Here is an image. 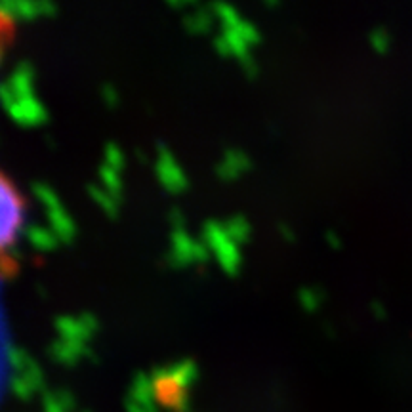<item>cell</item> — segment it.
<instances>
[{
    "label": "cell",
    "instance_id": "cell-1",
    "mask_svg": "<svg viewBox=\"0 0 412 412\" xmlns=\"http://www.w3.org/2000/svg\"><path fill=\"white\" fill-rule=\"evenodd\" d=\"M199 380V366L193 359H181L169 366H155L151 383L155 401L174 412H189L187 391Z\"/></svg>",
    "mask_w": 412,
    "mask_h": 412
},
{
    "label": "cell",
    "instance_id": "cell-2",
    "mask_svg": "<svg viewBox=\"0 0 412 412\" xmlns=\"http://www.w3.org/2000/svg\"><path fill=\"white\" fill-rule=\"evenodd\" d=\"M0 189H2V223H0V244L2 250H10L18 243L19 231H24L25 210H27V201L18 187L14 186L10 176L2 174L0 180Z\"/></svg>",
    "mask_w": 412,
    "mask_h": 412
},
{
    "label": "cell",
    "instance_id": "cell-3",
    "mask_svg": "<svg viewBox=\"0 0 412 412\" xmlns=\"http://www.w3.org/2000/svg\"><path fill=\"white\" fill-rule=\"evenodd\" d=\"M203 243L208 246L210 252H214L218 263L227 275L235 277L243 263V256L238 250V244L233 243L227 235L223 223L216 220L204 221L203 227Z\"/></svg>",
    "mask_w": 412,
    "mask_h": 412
},
{
    "label": "cell",
    "instance_id": "cell-4",
    "mask_svg": "<svg viewBox=\"0 0 412 412\" xmlns=\"http://www.w3.org/2000/svg\"><path fill=\"white\" fill-rule=\"evenodd\" d=\"M172 248L166 254V263L170 267H186L189 263H204L208 261L210 250L203 241H195L191 235H187L186 229H172L170 235Z\"/></svg>",
    "mask_w": 412,
    "mask_h": 412
},
{
    "label": "cell",
    "instance_id": "cell-5",
    "mask_svg": "<svg viewBox=\"0 0 412 412\" xmlns=\"http://www.w3.org/2000/svg\"><path fill=\"white\" fill-rule=\"evenodd\" d=\"M159 159L155 164V172H157L159 181L163 184V187L170 193H181L187 189V178L184 174V170L174 159V155L170 153V149L164 146L163 141L157 144Z\"/></svg>",
    "mask_w": 412,
    "mask_h": 412
},
{
    "label": "cell",
    "instance_id": "cell-6",
    "mask_svg": "<svg viewBox=\"0 0 412 412\" xmlns=\"http://www.w3.org/2000/svg\"><path fill=\"white\" fill-rule=\"evenodd\" d=\"M33 82H35V67H33L29 61H21V64L14 69L8 82H4L2 88H0L4 105L14 101V99L33 98V96H35Z\"/></svg>",
    "mask_w": 412,
    "mask_h": 412
},
{
    "label": "cell",
    "instance_id": "cell-7",
    "mask_svg": "<svg viewBox=\"0 0 412 412\" xmlns=\"http://www.w3.org/2000/svg\"><path fill=\"white\" fill-rule=\"evenodd\" d=\"M4 107H6L8 115L12 116V121L19 126H39V124L48 121L46 107L42 105V101L36 96L14 99Z\"/></svg>",
    "mask_w": 412,
    "mask_h": 412
},
{
    "label": "cell",
    "instance_id": "cell-8",
    "mask_svg": "<svg viewBox=\"0 0 412 412\" xmlns=\"http://www.w3.org/2000/svg\"><path fill=\"white\" fill-rule=\"evenodd\" d=\"M48 355H50V359L65 366L76 365L79 359H82V357H86V359L90 361H98V357L94 355V351L88 348L86 343L69 342V340H64V338L54 340V342L50 343Z\"/></svg>",
    "mask_w": 412,
    "mask_h": 412
},
{
    "label": "cell",
    "instance_id": "cell-9",
    "mask_svg": "<svg viewBox=\"0 0 412 412\" xmlns=\"http://www.w3.org/2000/svg\"><path fill=\"white\" fill-rule=\"evenodd\" d=\"M250 169H252V161L246 153L241 149H226L223 161L216 164V176L223 181H233Z\"/></svg>",
    "mask_w": 412,
    "mask_h": 412
},
{
    "label": "cell",
    "instance_id": "cell-10",
    "mask_svg": "<svg viewBox=\"0 0 412 412\" xmlns=\"http://www.w3.org/2000/svg\"><path fill=\"white\" fill-rule=\"evenodd\" d=\"M48 220H50V227H52L54 235H56L61 243H73V238H75L76 235V226L61 204L56 206V208L48 210Z\"/></svg>",
    "mask_w": 412,
    "mask_h": 412
},
{
    "label": "cell",
    "instance_id": "cell-11",
    "mask_svg": "<svg viewBox=\"0 0 412 412\" xmlns=\"http://www.w3.org/2000/svg\"><path fill=\"white\" fill-rule=\"evenodd\" d=\"M56 331L59 332V336L64 338V340L76 343H86L94 336L92 332L84 326L81 317H67V315L56 319Z\"/></svg>",
    "mask_w": 412,
    "mask_h": 412
},
{
    "label": "cell",
    "instance_id": "cell-12",
    "mask_svg": "<svg viewBox=\"0 0 412 412\" xmlns=\"http://www.w3.org/2000/svg\"><path fill=\"white\" fill-rule=\"evenodd\" d=\"M24 235L36 250H42V252H46V250H54L56 246H58V241H59V238L54 235V231H48L46 227L36 226V223H29V226H25Z\"/></svg>",
    "mask_w": 412,
    "mask_h": 412
},
{
    "label": "cell",
    "instance_id": "cell-13",
    "mask_svg": "<svg viewBox=\"0 0 412 412\" xmlns=\"http://www.w3.org/2000/svg\"><path fill=\"white\" fill-rule=\"evenodd\" d=\"M212 25H214V12H212V8H201L199 12L189 14L184 18V27H186L189 33L193 35H199V33H208L212 29Z\"/></svg>",
    "mask_w": 412,
    "mask_h": 412
},
{
    "label": "cell",
    "instance_id": "cell-14",
    "mask_svg": "<svg viewBox=\"0 0 412 412\" xmlns=\"http://www.w3.org/2000/svg\"><path fill=\"white\" fill-rule=\"evenodd\" d=\"M223 227H226L227 235H229V238H231L233 243H237V244L248 243L252 227H250L248 220H246L244 216H241V214L233 216V218H229L227 221H223Z\"/></svg>",
    "mask_w": 412,
    "mask_h": 412
},
{
    "label": "cell",
    "instance_id": "cell-15",
    "mask_svg": "<svg viewBox=\"0 0 412 412\" xmlns=\"http://www.w3.org/2000/svg\"><path fill=\"white\" fill-rule=\"evenodd\" d=\"M99 180H101V184H104L105 191L109 193L111 197L115 199L116 203L121 204L122 184H121V176H119V172L104 163L101 166H99Z\"/></svg>",
    "mask_w": 412,
    "mask_h": 412
},
{
    "label": "cell",
    "instance_id": "cell-16",
    "mask_svg": "<svg viewBox=\"0 0 412 412\" xmlns=\"http://www.w3.org/2000/svg\"><path fill=\"white\" fill-rule=\"evenodd\" d=\"M86 189H88V193H90V197H92L94 201L101 206V208H104L105 214L115 220L116 214H119V203H116L115 199L111 197L109 193L105 191V189L94 186V184H88Z\"/></svg>",
    "mask_w": 412,
    "mask_h": 412
},
{
    "label": "cell",
    "instance_id": "cell-17",
    "mask_svg": "<svg viewBox=\"0 0 412 412\" xmlns=\"http://www.w3.org/2000/svg\"><path fill=\"white\" fill-rule=\"evenodd\" d=\"M212 12H214L216 18H220L221 27H237L241 24V18H238V12L231 4H226V2H214L210 4Z\"/></svg>",
    "mask_w": 412,
    "mask_h": 412
},
{
    "label": "cell",
    "instance_id": "cell-18",
    "mask_svg": "<svg viewBox=\"0 0 412 412\" xmlns=\"http://www.w3.org/2000/svg\"><path fill=\"white\" fill-rule=\"evenodd\" d=\"M19 258H21V256H19L16 246L10 250H4V254H2V279L10 281L18 275Z\"/></svg>",
    "mask_w": 412,
    "mask_h": 412
},
{
    "label": "cell",
    "instance_id": "cell-19",
    "mask_svg": "<svg viewBox=\"0 0 412 412\" xmlns=\"http://www.w3.org/2000/svg\"><path fill=\"white\" fill-rule=\"evenodd\" d=\"M31 189H33V195H35L39 201H41L44 206H46L48 210L50 208H56V206H59V199L58 195H56V191H54L52 187L48 186V184H42V181H35L33 186H31Z\"/></svg>",
    "mask_w": 412,
    "mask_h": 412
},
{
    "label": "cell",
    "instance_id": "cell-20",
    "mask_svg": "<svg viewBox=\"0 0 412 412\" xmlns=\"http://www.w3.org/2000/svg\"><path fill=\"white\" fill-rule=\"evenodd\" d=\"M298 300H300V306H302L306 311L313 313V311L319 309L321 302H323V291H321V288H300Z\"/></svg>",
    "mask_w": 412,
    "mask_h": 412
},
{
    "label": "cell",
    "instance_id": "cell-21",
    "mask_svg": "<svg viewBox=\"0 0 412 412\" xmlns=\"http://www.w3.org/2000/svg\"><path fill=\"white\" fill-rule=\"evenodd\" d=\"M105 164L111 166L113 170H116L119 174H121L122 169H124V155H122L121 149H119L116 144H113V141H109V144L105 146Z\"/></svg>",
    "mask_w": 412,
    "mask_h": 412
},
{
    "label": "cell",
    "instance_id": "cell-22",
    "mask_svg": "<svg viewBox=\"0 0 412 412\" xmlns=\"http://www.w3.org/2000/svg\"><path fill=\"white\" fill-rule=\"evenodd\" d=\"M235 29H237V33L243 36L244 41L248 42L250 46H252V44H260L261 35H260V31L256 29L254 24H250V21H246V19H241V24H238Z\"/></svg>",
    "mask_w": 412,
    "mask_h": 412
},
{
    "label": "cell",
    "instance_id": "cell-23",
    "mask_svg": "<svg viewBox=\"0 0 412 412\" xmlns=\"http://www.w3.org/2000/svg\"><path fill=\"white\" fill-rule=\"evenodd\" d=\"M371 44L378 54H386L389 50V33L383 27H378L371 33Z\"/></svg>",
    "mask_w": 412,
    "mask_h": 412
},
{
    "label": "cell",
    "instance_id": "cell-24",
    "mask_svg": "<svg viewBox=\"0 0 412 412\" xmlns=\"http://www.w3.org/2000/svg\"><path fill=\"white\" fill-rule=\"evenodd\" d=\"M101 98H104L107 107H116V104H119V94H116L115 86L109 84V82L101 86Z\"/></svg>",
    "mask_w": 412,
    "mask_h": 412
},
{
    "label": "cell",
    "instance_id": "cell-25",
    "mask_svg": "<svg viewBox=\"0 0 412 412\" xmlns=\"http://www.w3.org/2000/svg\"><path fill=\"white\" fill-rule=\"evenodd\" d=\"M214 48H216V52L220 54V56H233V52H231V46H229V42H227V39L223 35H220V36H216L214 39Z\"/></svg>",
    "mask_w": 412,
    "mask_h": 412
},
{
    "label": "cell",
    "instance_id": "cell-26",
    "mask_svg": "<svg viewBox=\"0 0 412 412\" xmlns=\"http://www.w3.org/2000/svg\"><path fill=\"white\" fill-rule=\"evenodd\" d=\"M241 65H243L244 75L248 76V79H256V75H258V65H256V61H254V58H252V56L241 59Z\"/></svg>",
    "mask_w": 412,
    "mask_h": 412
},
{
    "label": "cell",
    "instance_id": "cell-27",
    "mask_svg": "<svg viewBox=\"0 0 412 412\" xmlns=\"http://www.w3.org/2000/svg\"><path fill=\"white\" fill-rule=\"evenodd\" d=\"M169 218H170V223H172V227H174V229H184V214H181L180 208H176L174 206V208L170 210Z\"/></svg>",
    "mask_w": 412,
    "mask_h": 412
},
{
    "label": "cell",
    "instance_id": "cell-28",
    "mask_svg": "<svg viewBox=\"0 0 412 412\" xmlns=\"http://www.w3.org/2000/svg\"><path fill=\"white\" fill-rule=\"evenodd\" d=\"M279 233L281 235H283V237L286 238V241H288V243H292V241H294V233H292V229L288 226H286V223H279Z\"/></svg>",
    "mask_w": 412,
    "mask_h": 412
},
{
    "label": "cell",
    "instance_id": "cell-29",
    "mask_svg": "<svg viewBox=\"0 0 412 412\" xmlns=\"http://www.w3.org/2000/svg\"><path fill=\"white\" fill-rule=\"evenodd\" d=\"M326 241L331 243L332 248H340L342 246V241H340V237L334 231H326Z\"/></svg>",
    "mask_w": 412,
    "mask_h": 412
},
{
    "label": "cell",
    "instance_id": "cell-30",
    "mask_svg": "<svg viewBox=\"0 0 412 412\" xmlns=\"http://www.w3.org/2000/svg\"><path fill=\"white\" fill-rule=\"evenodd\" d=\"M372 311H374V315H376L378 319H383L386 317V311H383V308L380 306V302H372Z\"/></svg>",
    "mask_w": 412,
    "mask_h": 412
},
{
    "label": "cell",
    "instance_id": "cell-31",
    "mask_svg": "<svg viewBox=\"0 0 412 412\" xmlns=\"http://www.w3.org/2000/svg\"><path fill=\"white\" fill-rule=\"evenodd\" d=\"M124 406H126L128 412H157V411H149V408H141V406L130 405V403H124Z\"/></svg>",
    "mask_w": 412,
    "mask_h": 412
}]
</instances>
